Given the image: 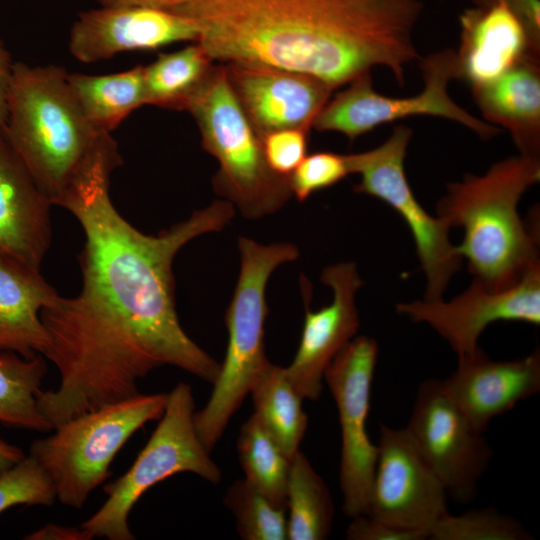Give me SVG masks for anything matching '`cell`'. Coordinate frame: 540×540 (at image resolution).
Masks as SVG:
<instances>
[{
    "instance_id": "1",
    "label": "cell",
    "mask_w": 540,
    "mask_h": 540,
    "mask_svg": "<svg viewBox=\"0 0 540 540\" xmlns=\"http://www.w3.org/2000/svg\"><path fill=\"white\" fill-rule=\"evenodd\" d=\"M122 163L117 143H103L54 205L79 222L81 289L59 294L41 311L49 337L44 356L57 368L55 390L37 397L56 428L73 417L140 394L137 381L164 365L210 384L220 364L183 330L176 311L173 261L191 240L219 232L235 216L225 199L149 235L114 206L110 176Z\"/></svg>"
},
{
    "instance_id": "2",
    "label": "cell",
    "mask_w": 540,
    "mask_h": 540,
    "mask_svg": "<svg viewBox=\"0 0 540 540\" xmlns=\"http://www.w3.org/2000/svg\"><path fill=\"white\" fill-rule=\"evenodd\" d=\"M420 0H193L169 11L194 20L213 61L268 65L337 89L387 68L399 85L421 57Z\"/></svg>"
},
{
    "instance_id": "3",
    "label": "cell",
    "mask_w": 540,
    "mask_h": 540,
    "mask_svg": "<svg viewBox=\"0 0 540 540\" xmlns=\"http://www.w3.org/2000/svg\"><path fill=\"white\" fill-rule=\"evenodd\" d=\"M540 180V157L519 154L502 159L482 175L466 174L447 184L437 216L464 235L457 250L473 278L492 290L517 283L540 265L538 231L517 207Z\"/></svg>"
},
{
    "instance_id": "4",
    "label": "cell",
    "mask_w": 540,
    "mask_h": 540,
    "mask_svg": "<svg viewBox=\"0 0 540 540\" xmlns=\"http://www.w3.org/2000/svg\"><path fill=\"white\" fill-rule=\"evenodd\" d=\"M60 66L15 62L5 133L52 204L69 188L107 134L81 111Z\"/></svg>"
},
{
    "instance_id": "5",
    "label": "cell",
    "mask_w": 540,
    "mask_h": 540,
    "mask_svg": "<svg viewBox=\"0 0 540 540\" xmlns=\"http://www.w3.org/2000/svg\"><path fill=\"white\" fill-rule=\"evenodd\" d=\"M238 249L240 272L225 314L226 355L207 404L194 413L197 435L208 451L270 364L264 344L267 282L279 266L299 257V249L289 242L262 244L239 237Z\"/></svg>"
},
{
    "instance_id": "6",
    "label": "cell",
    "mask_w": 540,
    "mask_h": 540,
    "mask_svg": "<svg viewBox=\"0 0 540 540\" xmlns=\"http://www.w3.org/2000/svg\"><path fill=\"white\" fill-rule=\"evenodd\" d=\"M195 119L203 149L218 162L214 192L247 219H260L280 210L292 197L288 178L268 167L261 137L236 99L222 65L186 109Z\"/></svg>"
},
{
    "instance_id": "7",
    "label": "cell",
    "mask_w": 540,
    "mask_h": 540,
    "mask_svg": "<svg viewBox=\"0 0 540 540\" xmlns=\"http://www.w3.org/2000/svg\"><path fill=\"white\" fill-rule=\"evenodd\" d=\"M168 393L138 394L87 411L32 442L31 454L51 479L65 506L83 507L109 476V466L128 439L147 422L159 420Z\"/></svg>"
},
{
    "instance_id": "8",
    "label": "cell",
    "mask_w": 540,
    "mask_h": 540,
    "mask_svg": "<svg viewBox=\"0 0 540 540\" xmlns=\"http://www.w3.org/2000/svg\"><path fill=\"white\" fill-rule=\"evenodd\" d=\"M191 387L178 383L168 393L165 410L135 462L117 480L107 484V500L81 524L93 538L135 539L128 516L141 496L157 483L178 473H193L218 484L222 473L200 441L194 424Z\"/></svg>"
},
{
    "instance_id": "9",
    "label": "cell",
    "mask_w": 540,
    "mask_h": 540,
    "mask_svg": "<svg viewBox=\"0 0 540 540\" xmlns=\"http://www.w3.org/2000/svg\"><path fill=\"white\" fill-rule=\"evenodd\" d=\"M423 88L413 96L389 97L373 88L371 73L347 84L330 98L314 120L313 128L333 131L351 141L376 127L408 117L433 116L462 125L483 140L501 132L458 105L450 96L448 86L458 79L455 50L446 48L420 57Z\"/></svg>"
},
{
    "instance_id": "10",
    "label": "cell",
    "mask_w": 540,
    "mask_h": 540,
    "mask_svg": "<svg viewBox=\"0 0 540 540\" xmlns=\"http://www.w3.org/2000/svg\"><path fill=\"white\" fill-rule=\"evenodd\" d=\"M413 131L395 125L380 145L360 153L346 154L350 174L360 181L354 191L385 202L394 209L410 230L416 254L427 278L424 299H443L453 275L462 265V256L449 238V225L430 215L418 202L404 170V160Z\"/></svg>"
},
{
    "instance_id": "11",
    "label": "cell",
    "mask_w": 540,
    "mask_h": 540,
    "mask_svg": "<svg viewBox=\"0 0 540 540\" xmlns=\"http://www.w3.org/2000/svg\"><path fill=\"white\" fill-rule=\"evenodd\" d=\"M377 357V342L357 336L324 373L339 414L340 487L343 512L351 518L368 512L378 456V446L371 442L366 428Z\"/></svg>"
},
{
    "instance_id": "12",
    "label": "cell",
    "mask_w": 540,
    "mask_h": 540,
    "mask_svg": "<svg viewBox=\"0 0 540 540\" xmlns=\"http://www.w3.org/2000/svg\"><path fill=\"white\" fill-rule=\"evenodd\" d=\"M445 487L459 503L472 501L492 449L445 393L441 380L422 382L405 427Z\"/></svg>"
},
{
    "instance_id": "13",
    "label": "cell",
    "mask_w": 540,
    "mask_h": 540,
    "mask_svg": "<svg viewBox=\"0 0 540 540\" xmlns=\"http://www.w3.org/2000/svg\"><path fill=\"white\" fill-rule=\"evenodd\" d=\"M378 456L366 515L429 538L448 513L444 485L406 428L380 425Z\"/></svg>"
},
{
    "instance_id": "14",
    "label": "cell",
    "mask_w": 540,
    "mask_h": 540,
    "mask_svg": "<svg viewBox=\"0 0 540 540\" xmlns=\"http://www.w3.org/2000/svg\"><path fill=\"white\" fill-rule=\"evenodd\" d=\"M396 310L414 322L432 327L458 357L472 354L480 348L482 332L494 322L540 324V265L503 289L492 290L473 279L463 293L449 302L416 300L398 303Z\"/></svg>"
},
{
    "instance_id": "15",
    "label": "cell",
    "mask_w": 540,
    "mask_h": 540,
    "mask_svg": "<svg viewBox=\"0 0 540 540\" xmlns=\"http://www.w3.org/2000/svg\"><path fill=\"white\" fill-rule=\"evenodd\" d=\"M229 85L260 136L271 131L311 130L335 90L306 74L256 63H223Z\"/></svg>"
},
{
    "instance_id": "16",
    "label": "cell",
    "mask_w": 540,
    "mask_h": 540,
    "mask_svg": "<svg viewBox=\"0 0 540 540\" xmlns=\"http://www.w3.org/2000/svg\"><path fill=\"white\" fill-rule=\"evenodd\" d=\"M321 281L333 291V299L312 311L306 303V315L297 352L286 375L303 399H319L324 373L333 358L355 337L360 318L356 292L363 284L354 262L326 267Z\"/></svg>"
},
{
    "instance_id": "17",
    "label": "cell",
    "mask_w": 540,
    "mask_h": 540,
    "mask_svg": "<svg viewBox=\"0 0 540 540\" xmlns=\"http://www.w3.org/2000/svg\"><path fill=\"white\" fill-rule=\"evenodd\" d=\"M198 38L194 20L169 10L101 6L78 14L68 46L78 61L94 63L122 52L155 50Z\"/></svg>"
},
{
    "instance_id": "18",
    "label": "cell",
    "mask_w": 540,
    "mask_h": 540,
    "mask_svg": "<svg viewBox=\"0 0 540 540\" xmlns=\"http://www.w3.org/2000/svg\"><path fill=\"white\" fill-rule=\"evenodd\" d=\"M457 76L471 88L499 78L527 57L539 58L540 35L507 0H490L459 17Z\"/></svg>"
},
{
    "instance_id": "19",
    "label": "cell",
    "mask_w": 540,
    "mask_h": 540,
    "mask_svg": "<svg viewBox=\"0 0 540 540\" xmlns=\"http://www.w3.org/2000/svg\"><path fill=\"white\" fill-rule=\"evenodd\" d=\"M441 383L472 426L484 433L492 419L540 391V352L494 361L479 348L459 356L456 370Z\"/></svg>"
},
{
    "instance_id": "20",
    "label": "cell",
    "mask_w": 540,
    "mask_h": 540,
    "mask_svg": "<svg viewBox=\"0 0 540 540\" xmlns=\"http://www.w3.org/2000/svg\"><path fill=\"white\" fill-rule=\"evenodd\" d=\"M52 205L0 126V255L40 270L52 241Z\"/></svg>"
},
{
    "instance_id": "21",
    "label": "cell",
    "mask_w": 540,
    "mask_h": 540,
    "mask_svg": "<svg viewBox=\"0 0 540 540\" xmlns=\"http://www.w3.org/2000/svg\"><path fill=\"white\" fill-rule=\"evenodd\" d=\"M471 91L484 121L506 129L519 154L539 157V58L527 57L499 78Z\"/></svg>"
},
{
    "instance_id": "22",
    "label": "cell",
    "mask_w": 540,
    "mask_h": 540,
    "mask_svg": "<svg viewBox=\"0 0 540 540\" xmlns=\"http://www.w3.org/2000/svg\"><path fill=\"white\" fill-rule=\"evenodd\" d=\"M57 295L40 270L0 255V351L44 356L50 341L41 311Z\"/></svg>"
},
{
    "instance_id": "23",
    "label": "cell",
    "mask_w": 540,
    "mask_h": 540,
    "mask_svg": "<svg viewBox=\"0 0 540 540\" xmlns=\"http://www.w3.org/2000/svg\"><path fill=\"white\" fill-rule=\"evenodd\" d=\"M70 89L89 124L111 133L145 105L144 66L104 75L68 73Z\"/></svg>"
},
{
    "instance_id": "24",
    "label": "cell",
    "mask_w": 540,
    "mask_h": 540,
    "mask_svg": "<svg viewBox=\"0 0 540 540\" xmlns=\"http://www.w3.org/2000/svg\"><path fill=\"white\" fill-rule=\"evenodd\" d=\"M212 58L197 42L159 54L144 66L145 105L186 111L214 70Z\"/></svg>"
},
{
    "instance_id": "25",
    "label": "cell",
    "mask_w": 540,
    "mask_h": 540,
    "mask_svg": "<svg viewBox=\"0 0 540 540\" xmlns=\"http://www.w3.org/2000/svg\"><path fill=\"white\" fill-rule=\"evenodd\" d=\"M249 394L253 414L291 459L300 450L308 418L302 406L304 399L288 379L285 368L270 363Z\"/></svg>"
},
{
    "instance_id": "26",
    "label": "cell",
    "mask_w": 540,
    "mask_h": 540,
    "mask_svg": "<svg viewBox=\"0 0 540 540\" xmlns=\"http://www.w3.org/2000/svg\"><path fill=\"white\" fill-rule=\"evenodd\" d=\"M286 511L288 540L329 537L334 518L331 494L300 450L291 458Z\"/></svg>"
},
{
    "instance_id": "27",
    "label": "cell",
    "mask_w": 540,
    "mask_h": 540,
    "mask_svg": "<svg viewBox=\"0 0 540 540\" xmlns=\"http://www.w3.org/2000/svg\"><path fill=\"white\" fill-rule=\"evenodd\" d=\"M46 371L43 355L26 358L0 351L1 425L40 432L53 430L37 406Z\"/></svg>"
},
{
    "instance_id": "28",
    "label": "cell",
    "mask_w": 540,
    "mask_h": 540,
    "mask_svg": "<svg viewBox=\"0 0 540 540\" xmlns=\"http://www.w3.org/2000/svg\"><path fill=\"white\" fill-rule=\"evenodd\" d=\"M237 453L244 479L275 506L286 510L291 459L254 414L240 428Z\"/></svg>"
},
{
    "instance_id": "29",
    "label": "cell",
    "mask_w": 540,
    "mask_h": 540,
    "mask_svg": "<svg viewBox=\"0 0 540 540\" xmlns=\"http://www.w3.org/2000/svg\"><path fill=\"white\" fill-rule=\"evenodd\" d=\"M225 505L236 520L244 540H288L287 511L275 506L245 479L236 480L227 490Z\"/></svg>"
},
{
    "instance_id": "30",
    "label": "cell",
    "mask_w": 540,
    "mask_h": 540,
    "mask_svg": "<svg viewBox=\"0 0 540 540\" xmlns=\"http://www.w3.org/2000/svg\"><path fill=\"white\" fill-rule=\"evenodd\" d=\"M527 529L516 519L494 508L445 514L432 528L433 540H529Z\"/></svg>"
},
{
    "instance_id": "31",
    "label": "cell",
    "mask_w": 540,
    "mask_h": 540,
    "mask_svg": "<svg viewBox=\"0 0 540 540\" xmlns=\"http://www.w3.org/2000/svg\"><path fill=\"white\" fill-rule=\"evenodd\" d=\"M55 499L51 479L31 454L0 473V514L18 505L51 506Z\"/></svg>"
},
{
    "instance_id": "32",
    "label": "cell",
    "mask_w": 540,
    "mask_h": 540,
    "mask_svg": "<svg viewBox=\"0 0 540 540\" xmlns=\"http://www.w3.org/2000/svg\"><path fill=\"white\" fill-rule=\"evenodd\" d=\"M349 174L346 154L319 151L305 156L288 177V183L292 196L303 202L315 192L337 184Z\"/></svg>"
},
{
    "instance_id": "33",
    "label": "cell",
    "mask_w": 540,
    "mask_h": 540,
    "mask_svg": "<svg viewBox=\"0 0 540 540\" xmlns=\"http://www.w3.org/2000/svg\"><path fill=\"white\" fill-rule=\"evenodd\" d=\"M309 132L303 128H288L260 136L265 161L273 173L290 176L307 155Z\"/></svg>"
},
{
    "instance_id": "34",
    "label": "cell",
    "mask_w": 540,
    "mask_h": 540,
    "mask_svg": "<svg viewBox=\"0 0 540 540\" xmlns=\"http://www.w3.org/2000/svg\"><path fill=\"white\" fill-rule=\"evenodd\" d=\"M347 528L349 540H424L421 533L407 530L366 514L352 518Z\"/></svg>"
},
{
    "instance_id": "35",
    "label": "cell",
    "mask_w": 540,
    "mask_h": 540,
    "mask_svg": "<svg viewBox=\"0 0 540 540\" xmlns=\"http://www.w3.org/2000/svg\"><path fill=\"white\" fill-rule=\"evenodd\" d=\"M27 540H91L93 537L81 526L69 527L58 524H47L26 535Z\"/></svg>"
},
{
    "instance_id": "36",
    "label": "cell",
    "mask_w": 540,
    "mask_h": 540,
    "mask_svg": "<svg viewBox=\"0 0 540 540\" xmlns=\"http://www.w3.org/2000/svg\"><path fill=\"white\" fill-rule=\"evenodd\" d=\"M14 63L11 54L0 40V126L3 127L7 120V98Z\"/></svg>"
},
{
    "instance_id": "37",
    "label": "cell",
    "mask_w": 540,
    "mask_h": 540,
    "mask_svg": "<svg viewBox=\"0 0 540 540\" xmlns=\"http://www.w3.org/2000/svg\"><path fill=\"white\" fill-rule=\"evenodd\" d=\"M102 7H142L169 10L193 0H95Z\"/></svg>"
},
{
    "instance_id": "38",
    "label": "cell",
    "mask_w": 540,
    "mask_h": 540,
    "mask_svg": "<svg viewBox=\"0 0 540 540\" xmlns=\"http://www.w3.org/2000/svg\"><path fill=\"white\" fill-rule=\"evenodd\" d=\"M24 456L21 448L0 438V473L13 466Z\"/></svg>"
},
{
    "instance_id": "39",
    "label": "cell",
    "mask_w": 540,
    "mask_h": 540,
    "mask_svg": "<svg viewBox=\"0 0 540 540\" xmlns=\"http://www.w3.org/2000/svg\"><path fill=\"white\" fill-rule=\"evenodd\" d=\"M472 1H473V3H476V2H478L479 0H472Z\"/></svg>"
}]
</instances>
